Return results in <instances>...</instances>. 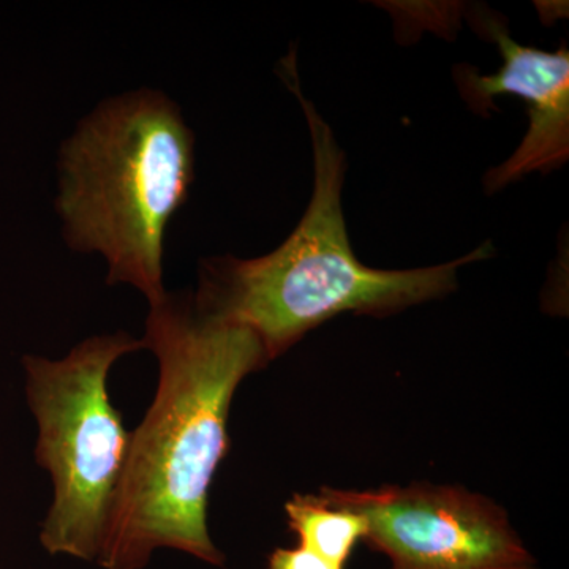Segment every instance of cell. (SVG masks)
<instances>
[{
  "label": "cell",
  "mask_w": 569,
  "mask_h": 569,
  "mask_svg": "<svg viewBox=\"0 0 569 569\" xmlns=\"http://www.w3.org/2000/svg\"><path fill=\"white\" fill-rule=\"evenodd\" d=\"M194 181V134L153 89L111 97L86 116L59 156L56 211L70 249L100 253L108 283L162 301L163 239Z\"/></svg>",
  "instance_id": "3"
},
{
  "label": "cell",
  "mask_w": 569,
  "mask_h": 569,
  "mask_svg": "<svg viewBox=\"0 0 569 569\" xmlns=\"http://www.w3.org/2000/svg\"><path fill=\"white\" fill-rule=\"evenodd\" d=\"M268 569H343L317 556L312 550L301 548L276 549L269 556Z\"/></svg>",
  "instance_id": "8"
},
{
  "label": "cell",
  "mask_w": 569,
  "mask_h": 569,
  "mask_svg": "<svg viewBox=\"0 0 569 569\" xmlns=\"http://www.w3.org/2000/svg\"><path fill=\"white\" fill-rule=\"evenodd\" d=\"M318 498L367 522L365 541L391 569H538L503 509L459 488H323Z\"/></svg>",
  "instance_id": "5"
},
{
  "label": "cell",
  "mask_w": 569,
  "mask_h": 569,
  "mask_svg": "<svg viewBox=\"0 0 569 569\" xmlns=\"http://www.w3.org/2000/svg\"><path fill=\"white\" fill-rule=\"evenodd\" d=\"M475 20L497 44L501 66L497 73L479 74L477 69L456 71V81L473 110L496 108L497 96H516L529 104V130L515 153L485 176L486 192L492 194L531 173H550L569 157V51L526 47L509 36L498 18L479 11Z\"/></svg>",
  "instance_id": "6"
},
{
  "label": "cell",
  "mask_w": 569,
  "mask_h": 569,
  "mask_svg": "<svg viewBox=\"0 0 569 569\" xmlns=\"http://www.w3.org/2000/svg\"><path fill=\"white\" fill-rule=\"evenodd\" d=\"M146 350L127 332L89 337L58 361L26 356V392L39 425L37 462L50 471L52 503L40 541L52 556L97 560L132 432L108 392L111 367Z\"/></svg>",
  "instance_id": "4"
},
{
  "label": "cell",
  "mask_w": 569,
  "mask_h": 569,
  "mask_svg": "<svg viewBox=\"0 0 569 569\" xmlns=\"http://www.w3.org/2000/svg\"><path fill=\"white\" fill-rule=\"evenodd\" d=\"M149 307L142 340L159 361V387L130 436L97 561L141 569L153 550L173 548L222 567L208 529L209 489L228 452L236 389L271 361L252 329L201 309L192 293Z\"/></svg>",
  "instance_id": "1"
},
{
  "label": "cell",
  "mask_w": 569,
  "mask_h": 569,
  "mask_svg": "<svg viewBox=\"0 0 569 569\" xmlns=\"http://www.w3.org/2000/svg\"><path fill=\"white\" fill-rule=\"evenodd\" d=\"M288 526L301 548L343 568L359 539H365L367 522L347 509L331 508L318 496H295L284 505Z\"/></svg>",
  "instance_id": "7"
},
{
  "label": "cell",
  "mask_w": 569,
  "mask_h": 569,
  "mask_svg": "<svg viewBox=\"0 0 569 569\" xmlns=\"http://www.w3.org/2000/svg\"><path fill=\"white\" fill-rule=\"evenodd\" d=\"M287 88L301 103L313 151V192L293 233L263 257H216L201 261L193 299L213 316L244 325L260 337L269 361L307 332L340 313L389 316L447 296L462 266L488 260L482 244L458 260L429 268L385 271L356 257L342 208L347 157L336 133L306 99L293 48L280 61Z\"/></svg>",
  "instance_id": "2"
}]
</instances>
